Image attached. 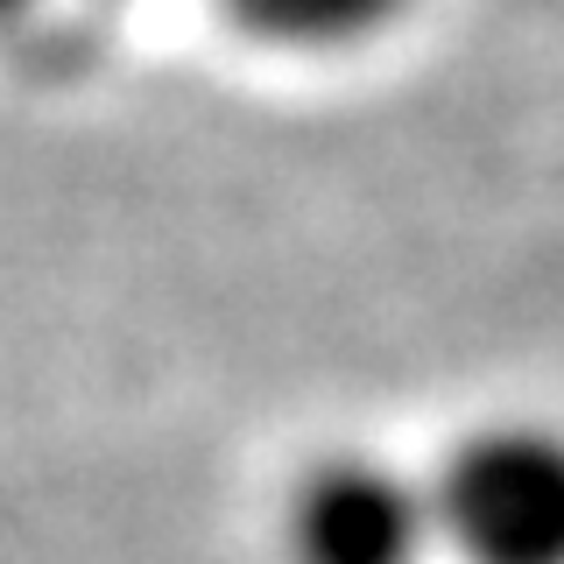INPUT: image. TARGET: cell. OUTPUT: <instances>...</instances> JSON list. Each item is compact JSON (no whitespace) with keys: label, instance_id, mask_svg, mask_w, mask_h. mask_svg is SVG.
Listing matches in <instances>:
<instances>
[{"label":"cell","instance_id":"cell-2","mask_svg":"<svg viewBox=\"0 0 564 564\" xmlns=\"http://www.w3.org/2000/svg\"><path fill=\"white\" fill-rule=\"evenodd\" d=\"M437 536V487L375 452L325 458L290 508L296 564H423Z\"/></svg>","mask_w":564,"mask_h":564},{"label":"cell","instance_id":"cell-3","mask_svg":"<svg viewBox=\"0 0 564 564\" xmlns=\"http://www.w3.org/2000/svg\"><path fill=\"white\" fill-rule=\"evenodd\" d=\"M240 29L269 35L290 50H346L360 35L388 29L402 14V0H219Z\"/></svg>","mask_w":564,"mask_h":564},{"label":"cell","instance_id":"cell-4","mask_svg":"<svg viewBox=\"0 0 564 564\" xmlns=\"http://www.w3.org/2000/svg\"><path fill=\"white\" fill-rule=\"evenodd\" d=\"M29 8V0H0V14H22Z\"/></svg>","mask_w":564,"mask_h":564},{"label":"cell","instance_id":"cell-1","mask_svg":"<svg viewBox=\"0 0 564 564\" xmlns=\"http://www.w3.org/2000/svg\"><path fill=\"white\" fill-rule=\"evenodd\" d=\"M431 487L466 564H564V431L551 423H487Z\"/></svg>","mask_w":564,"mask_h":564}]
</instances>
